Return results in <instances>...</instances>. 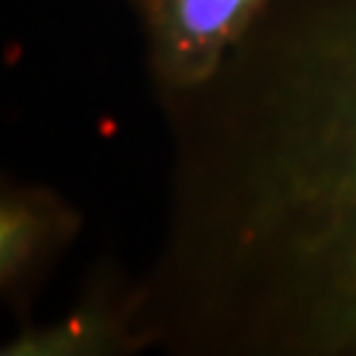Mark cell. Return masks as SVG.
I'll return each instance as SVG.
<instances>
[{
	"mask_svg": "<svg viewBox=\"0 0 356 356\" xmlns=\"http://www.w3.org/2000/svg\"><path fill=\"white\" fill-rule=\"evenodd\" d=\"M161 116L164 229L114 296L124 351L356 356V0H269Z\"/></svg>",
	"mask_w": 356,
	"mask_h": 356,
	"instance_id": "6da1fadb",
	"label": "cell"
},
{
	"mask_svg": "<svg viewBox=\"0 0 356 356\" xmlns=\"http://www.w3.org/2000/svg\"><path fill=\"white\" fill-rule=\"evenodd\" d=\"M269 0H129L159 106L216 74Z\"/></svg>",
	"mask_w": 356,
	"mask_h": 356,
	"instance_id": "7a4b0ae2",
	"label": "cell"
},
{
	"mask_svg": "<svg viewBox=\"0 0 356 356\" xmlns=\"http://www.w3.org/2000/svg\"><path fill=\"white\" fill-rule=\"evenodd\" d=\"M76 216L53 193L11 188L0 198V288L24 291L45 261L64 245Z\"/></svg>",
	"mask_w": 356,
	"mask_h": 356,
	"instance_id": "3957f363",
	"label": "cell"
}]
</instances>
